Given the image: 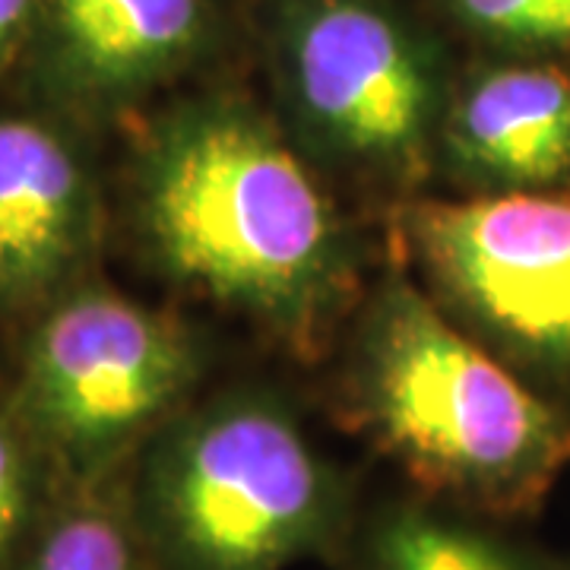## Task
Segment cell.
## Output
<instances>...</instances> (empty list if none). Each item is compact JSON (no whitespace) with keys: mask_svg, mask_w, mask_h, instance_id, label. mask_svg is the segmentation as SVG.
Wrapping results in <instances>:
<instances>
[{"mask_svg":"<svg viewBox=\"0 0 570 570\" xmlns=\"http://www.w3.org/2000/svg\"><path fill=\"white\" fill-rule=\"evenodd\" d=\"M137 204L165 269L225 305L295 324L336 285L340 232L321 184L242 105L165 118L142 149Z\"/></svg>","mask_w":570,"mask_h":570,"instance_id":"obj_1","label":"cell"},{"mask_svg":"<svg viewBox=\"0 0 570 570\" xmlns=\"http://www.w3.org/2000/svg\"><path fill=\"white\" fill-rule=\"evenodd\" d=\"M365 393L387 448L409 469L489 508H530L570 463L568 419L412 285H393L374 314Z\"/></svg>","mask_w":570,"mask_h":570,"instance_id":"obj_2","label":"cell"},{"mask_svg":"<svg viewBox=\"0 0 570 570\" xmlns=\"http://www.w3.org/2000/svg\"><path fill=\"white\" fill-rule=\"evenodd\" d=\"M153 501L190 570H276L330 520L324 466L264 403H228L184 428L156 466Z\"/></svg>","mask_w":570,"mask_h":570,"instance_id":"obj_3","label":"cell"},{"mask_svg":"<svg viewBox=\"0 0 570 570\" xmlns=\"http://www.w3.org/2000/svg\"><path fill=\"white\" fill-rule=\"evenodd\" d=\"M285 82L307 124L352 159L406 168L444 105L434 48L384 0H288Z\"/></svg>","mask_w":570,"mask_h":570,"instance_id":"obj_4","label":"cell"},{"mask_svg":"<svg viewBox=\"0 0 570 570\" xmlns=\"http://www.w3.org/2000/svg\"><path fill=\"white\" fill-rule=\"evenodd\" d=\"M190 371V348L168 321L115 292L89 288L39 326L22 396L48 438L92 456L171 406Z\"/></svg>","mask_w":570,"mask_h":570,"instance_id":"obj_5","label":"cell"},{"mask_svg":"<svg viewBox=\"0 0 570 570\" xmlns=\"http://www.w3.org/2000/svg\"><path fill=\"white\" fill-rule=\"evenodd\" d=\"M434 276L498 333L570 352V194L513 190L409 213Z\"/></svg>","mask_w":570,"mask_h":570,"instance_id":"obj_6","label":"cell"},{"mask_svg":"<svg viewBox=\"0 0 570 570\" xmlns=\"http://www.w3.org/2000/svg\"><path fill=\"white\" fill-rule=\"evenodd\" d=\"M206 32V0H36L26 41L55 99L115 111L184 70Z\"/></svg>","mask_w":570,"mask_h":570,"instance_id":"obj_7","label":"cell"},{"mask_svg":"<svg viewBox=\"0 0 570 570\" xmlns=\"http://www.w3.org/2000/svg\"><path fill=\"white\" fill-rule=\"evenodd\" d=\"M89 225V184L58 130L0 115V298L26 305L61 283Z\"/></svg>","mask_w":570,"mask_h":570,"instance_id":"obj_8","label":"cell"},{"mask_svg":"<svg viewBox=\"0 0 570 570\" xmlns=\"http://www.w3.org/2000/svg\"><path fill=\"white\" fill-rule=\"evenodd\" d=\"M456 159L504 184H546L570 171V73L498 67L469 82L448 118Z\"/></svg>","mask_w":570,"mask_h":570,"instance_id":"obj_9","label":"cell"},{"mask_svg":"<svg viewBox=\"0 0 570 570\" xmlns=\"http://www.w3.org/2000/svg\"><path fill=\"white\" fill-rule=\"evenodd\" d=\"M377 570H517V564L475 532L425 513H403L381 535Z\"/></svg>","mask_w":570,"mask_h":570,"instance_id":"obj_10","label":"cell"},{"mask_svg":"<svg viewBox=\"0 0 570 570\" xmlns=\"http://www.w3.org/2000/svg\"><path fill=\"white\" fill-rule=\"evenodd\" d=\"M469 29L517 48L570 45V0H453Z\"/></svg>","mask_w":570,"mask_h":570,"instance_id":"obj_11","label":"cell"},{"mask_svg":"<svg viewBox=\"0 0 570 570\" xmlns=\"http://www.w3.org/2000/svg\"><path fill=\"white\" fill-rule=\"evenodd\" d=\"M26 570H134V551L115 520L82 510L48 530Z\"/></svg>","mask_w":570,"mask_h":570,"instance_id":"obj_12","label":"cell"},{"mask_svg":"<svg viewBox=\"0 0 570 570\" xmlns=\"http://www.w3.org/2000/svg\"><path fill=\"white\" fill-rule=\"evenodd\" d=\"M22 508H26V485H22V463L17 444L0 428V558L13 546L20 530Z\"/></svg>","mask_w":570,"mask_h":570,"instance_id":"obj_13","label":"cell"},{"mask_svg":"<svg viewBox=\"0 0 570 570\" xmlns=\"http://www.w3.org/2000/svg\"><path fill=\"white\" fill-rule=\"evenodd\" d=\"M32 13L36 0H0V70L13 61V55L29 39Z\"/></svg>","mask_w":570,"mask_h":570,"instance_id":"obj_14","label":"cell"}]
</instances>
